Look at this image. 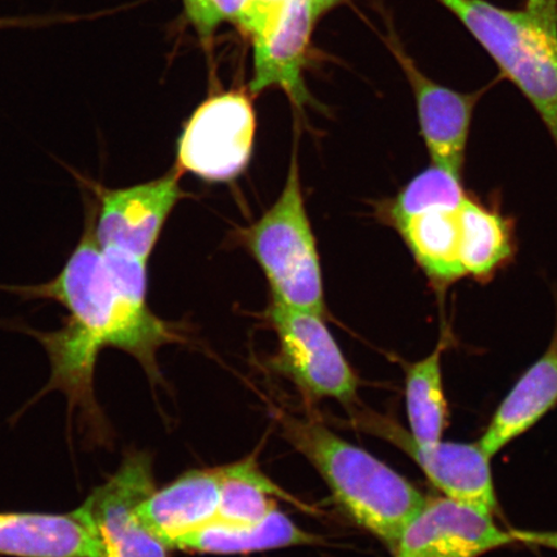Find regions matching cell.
Listing matches in <instances>:
<instances>
[{"label":"cell","instance_id":"6da1fadb","mask_svg":"<svg viewBox=\"0 0 557 557\" xmlns=\"http://www.w3.org/2000/svg\"><path fill=\"white\" fill-rule=\"evenodd\" d=\"M5 290L24 299H51L67 310L62 329L27 330L46 348L52 375L47 388L67 395L72 408L100 417L94 396L97 358L114 347L136 358L152 382L160 372V347L178 343L176 324L151 311L148 288L124 284L110 270L94 234V205L87 203L85 233L52 281L37 285H12Z\"/></svg>","mask_w":557,"mask_h":557},{"label":"cell","instance_id":"7a4b0ae2","mask_svg":"<svg viewBox=\"0 0 557 557\" xmlns=\"http://www.w3.org/2000/svg\"><path fill=\"white\" fill-rule=\"evenodd\" d=\"M278 422L285 438L309 459L348 517L392 552L428 498L400 473L323 422L290 414H282Z\"/></svg>","mask_w":557,"mask_h":557},{"label":"cell","instance_id":"3957f363","mask_svg":"<svg viewBox=\"0 0 557 557\" xmlns=\"http://www.w3.org/2000/svg\"><path fill=\"white\" fill-rule=\"evenodd\" d=\"M532 104L557 150V0L504 9L487 0H436Z\"/></svg>","mask_w":557,"mask_h":557},{"label":"cell","instance_id":"277c9868","mask_svg":"<svg viewBox=\"0 0 557 557\" xmlns=\"http://www.w3.org/2000/svg\"><path fill=\"white\" fill-rule=\"evenodd\" d=\"M244 239L268 278L271 299L325 315L322 267L306 212L297 146L281 197L247 230Z\"/></svg>","mask_w":557,"mask_h":557},{"label":"cell","instance_id":"5b68a950","mask_svg":"<svg viewBox=\"0 0 557 557\" xmlns=\"http://www.w3.org/2000/svg\"><path fill=\"white\" fill-rule=\"evenodd\" d=\"M267 317L278 339V350L269 363L276 373L294 382L310 400L352 404L357 399V374L326 329L324 317L274 299Z\"/></svg>","mask_w":557,"mask_h":557},{"label":"cell","instance_id":"8992f818","mask_svg":"<svg viewBox=\"0 0 557 557\" xmlns=\"http://www.w3.org/2000/svg\"><path fill=\"white\" fill-rule=\"evenodd\" d=\"M257 121L242 90L213 95L199 104L177 139L176 169L211 183H226L252 158Z\"/></svg>","mask_w":557,"mask_h":557},{"label":"cell","instance_id":"52a82bcc","mask_svg":"<svg viewBox=\"0 0 557 557\" xmlns=\"http://www.w3.org/2000/svg\"><path fill=\"white\" fill-rule=\"evenodd\" d=\"M176 166L164 176L121 189L89 181L94 234L101 249H115L148 262L173 208L185 197Z\"/></svg>","mask_w":557,"mask_h":557},{"label":"cell","instance_id":"ba28073f","mask_svg":"<svg viewBox=\"0 0 557 557\" xmlns=\"http://www.w3.org/2000/svg\"><path fill=\"white\" fill-rule=\"evenodd\" d=\"M359 426L406 451L444 497L494 515L498 500L491 469V457L479 443L438 442L417 444L398 423L372 412L359 414Z\"/></svg>","mask_w":557,"mask_h":557},{"label":"cell","instance_id":"9c48e42d","mask_svg":"<svg viewBox=\"0 0 557 557\" xmlns=\"http://www.w3.org/2000/svg\"><path fill=\"white\" fill-rule=\"evenodd\" d=\"M385 40L412 88L418 123L431 164L463 178L473 113L493 83L476 92H459L424 74L393 32Z\"/></svg>","mask_w":557,"mask_h":557},{"label":"cell","instance_id":"30bf717a","mask_svg":"<svg viewBox=\"0 0 557 557\" xmlns=\"http://www.w3.org/2000/svg\"><path fill=\"white\" fill-rule=\"evenodd\" d=\"M469 194L463 189L428 205L380 213L382 221L401 236L438 299L466 278L463 205Z\"/></svg>","mask_w":557,"mask_h":557},{"label":"cell","instance_id":"8fae6325","mask_svg":"<svg viewBox=\"0 0 557 557\" xmlns=\"http://www.w3.org/2000/svg\"><path fill=\"white\" fill-rule=\"evenodd\" d=\"M492 515L447 497L428 498L396 541L394 557H480L512 545Z\"/></svg>","mask_w":557,"mask_h":557},{"label":"cell","instance_id":"7c38bea8","mask_svg":"<svg viewBox=\"0 0 557 557\" xmlns=\"http://www.w3.org/2000/svg\"><path fill=\"white\" fill-rule=\"evenodd\" d=\"M313 15L311 0H287L271 29L253 39V76L249 92L281 88L297 109L311 103L304 72L308 65Z\"/></svg>","mask_w":557,"mask_h":557},{"label":"cell","instance_id":"4fadbf2b","mask_svg":"<svg viewBox=\"0 0 557 557\" xmlns=\"http://www.w3.org/2000/svg\"><path fill=\"white\" fill-rule=\"evenodd\" d=\"M220 490L219 468L186 472L144 499L137 506L138 518L173 549L180 540L218 518Z\"/></svg>","mask_w":557,"mask_h":557},{"label":"cell","instance_id":"5bb4252c","mask_svg":"<svg viewBox=\"0 0 557 557\" xmlns=\"http://www.w3.org/2000/svg\"><path fill=\"white\" fill-rule=\"evenodd\" d=\"M557 406V297L555 330L547 350L521 375L499 404L482 437L480 447L491 458L528 433Z\"/></svg>","mask_w":557,"mask_h":557},{"label":"cell","instance_id":"9a60e30c","mask_svg":"<svg viewBox=\"0 0 557 557\" xmlns=\"http://www.w3.org/2000/svg\"><path fill=\"white\" fill-rule=\"evenodd\" d=\"M0 555L101 557L100 542L76 513L0 512Z\"/></svg>","mask_w":557,"mask_h":557},{"label":"cell","instance_id":"2e32d148","mask_svg":"<svg viewBox=\"0 0 557 557\" xmlns=\"http://www.w3.org/2000/svg\"><path fill=\"white\" fill-rule=\"evenodd\" d=\"M318 535L298 528L287 515L275 508L256 522L213 520L180 540L173 549L185 553L242 555L294 546L317 545Z\"/></svg>","mask_w":557,"mask_h":557},{"label":"cell","instance_id":"e0dca14e","mask_svg":"<svg viewBox=\"0 0 557 557\" xmlns=\"http://www.w3.org/2000/svg\"><path fill=\"white\" fill-rule=\"evenodd\" d=\"M466 278L487 284L515 261L518 253L517 221L496 199L485 201L469 194L463 205Z\"/></svg>","mask_w":557,"mask_h":557},{"label":"cell","instance_id":"ac0fdd59","mask_svg":"<svg viewBox=\"0 0 557 557\" xmlns=\"http://www.w3.org/2000/svg\"><path fill=\"white\" fill-rule=\"evenodd\" d=\"M441 343L426 358L407 369L406 404L410 436L417 444L442 442L448 422V403L445 398Z\"/></svg>","mask_w":557,"mask_h":557},{"label":"cell","instance_id":"d6986e66","mask_svg":"<svg viewBox=\"0 0 557 557\" xmlns=\"http://www.w3.org/2000/svg\"><path fill=\"white\" fill-rule=\"evenodd\" d=\"M221 476L220 504L215 520L226 522H256L274 511L276 505L271 496L297 500L289 497L264 475L253 458L219 468Z\"/></svg>","mask_w":557,"mask_h":557},{"label":"cell","instance_id":"ffe728a7","mask_svg":"<svg viewBox=\"0 0 557 557\" xmlns=\"http://www.w3.org/2000/svg\"><path fill=\"white\" fill-rule=\"evenodd\" d=\"M259 0H200L191 21L199 37L208 40L222 23H234L242 29Z\"/></svg>","mask_w":557,"mask_h":557},{"label":"cell","instance_id":"44dd1931","mask_svg":"<svg viewBox=\"0 0 557 557\" xmlns=\"http://www.w3.org/2000/svg\"><path fill=\"white\" fill-rule=\"evenodd\" d=\"M287 0H259L252 15L243 25L242 32L256 39L267 34L276 24Z\"/></svg>","mask_w":557,"mask_h":557},{"label":"cell","instance_id":"7402d4cb","mask_svg":"<svg viewBox=\"0 0 557 557\" xmlns=\"http://www.w3.org/2000/svg\"><path fill=\"white\" fill-rule=\"evenodd\" d=\"M515 542L524 543L529 546H537L557 552V532L553 531H521L512 529L510 531Z\"/></svg>","mask_w":557,"mask_h":557},{"label":"cell","instance_id":"603a6c76","mask_svg":"<svg viewBox=\"0 0 557 557\" xmlns=\"http://www.w3.org/2000/svg\"><path fill=\"white\" fill-rule=\"evenodd\" d=\"M51 18L34 17H0V30L15 29V27H34L50 24Z\"/></svg>","mask_w":557,"mask_h":557},{"label":"cell","instance_id":"cb8c5ba5","mask_svg":"<svg viewBox=\"0 0 557 557\" xmlns=\"http://www.w3.org/2000/svg\"><path fill=\"white\" fill-rule=\"evenodd\" d=\"M344 0H311L313 15H315L317 20L324 15L325 12H329L334 9V7L343 3Z\"/></svg>","mask_w":557,"mask_h":557},{"label":"cell","instance_id":"d4e9b609","mask_svg":"<svg viewBox=\"0 0 557 557\" xmlns=\"http://www.w3.org/2000/svg\"><path fill=\"white\" fill-rule=\"evenodd\" d=\"M200 0H183L185 15L187 20L191 21L197 16Z\"/></svg>","mask_w":557,"mask_h":557}]
</instances>
